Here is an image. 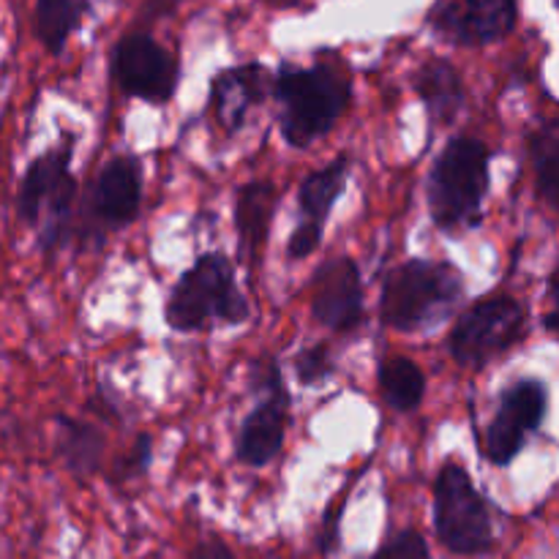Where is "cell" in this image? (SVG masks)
Instances as JSON below:
<instances>
[{"mask_svg":"<svg viewBox=\"0 0 559 559\" xmlns=\"http://www.w3.org/2000/svg\"><path fill=\"white\" fill-rule=\"evenodd\" d=\"M273 93L282 104L278 123L284 140L293 147H309L347 112L353 85L338 66L317 63L311 69H295L284 63L273 80Z\"/></svg>","mask_w":559,"mask_h":559,"instance_id":"obj_1","label":"cell"},{"mask_svg":"<svg viewBox=\"0 0 559 559\" xmlns=\"http://www.w3.org/2000/svg\"><path fill=\"white\" fill-rule=\"evenodd\" d=\"M164 320L178 333L202 331L216 322L240 325L249 320V304L235 282L229 257L222 251L202 254L169 293Z\"/></svg>","mask_w":559,"mask_h":559,"instance_id":"obj_2","label":"cell"},{"mask_svg":"<svg viewBox=\"0 0 559 559\" xmlns=\"http://www.w3.org/2000/svg\"><path fill=\"white\" fill-rule=\"evenodd\" d=\"M462 293L464 276L456 265L442 260H407L385 276L380 317L396 331H420L445 317Z\"/></svg>","mask_w":559,"mask_h":559,"instance_id":"obj_3","label":"cell"},{"mask_svg":"<svg viewBox=\"0 0 559 559\" xmlns=\"http://www.w3.org/2000/svg\"><path fill=\"white\" fill-rule=\"evenodd\" d=\"M491 151L473 136H456L437 158L426 183V202L437 227L459 229L478 224L489 191Z\"/></svg>","mask_w":559,"mask_h":559,"instance_id":"obj_4","label":"cell"},{"mask_svg":"<svg viewBox=\"0 0 559 559\" xmlns=\"http://www.w3.org/2000/svg\"><path fill=\"white\" fill-rule=\"evenodd\" d=\"M71 136L49 147L44 156L31 162L16 194V216L36 227L44 224L38 246L55 251L66 243L71 229V211L76 200V180L71 175Z\"/></svg>","mask_w":559,"mask_h":559,"instance_id":"obj_5","label":"cell"},{"mask_svg":"<svg viewBox=\"0 0 559 559\" xmlns=\"http://www.w3.org/2000/svg\"><path fill=\"white\" fill-rule=\"evenodd\" d=\"M435 524L442 546L453 555H486L495 546L489 506L459 464H445L437 475Z\"/></svg>","mask_w":559,"mask_h":559,"instance_id":"obj_6","label":"cell"},{"mask_svg":"<svg viewBox=\"0 0 559 559\" xmlns=\"http://www.w3.org/2000/svg\"><path fill=\"white\" fill-rule=\"evenodd\" d=\"M527 314L511 295H489L459 317L448 347L462 366H484L497 355L516 347L524 336Z\"/></svg>","mask_w":559,"mask_h":559,"instance_id":"obj_7","label":"cell"},{"mask_svg":"<svg viewBox=\"0 0 559 559\" xmlns=\"http://www.w3.org/2000/svg\"><path fill=\"white\" fill-rule=\"evenodd\" d=\"M251 380L262 393L260 404L249 413V418L240 426L235 453L249 467H265L278 456L287 435V409L289 393L284 388L282 369L276 360L265 358L251 366Z\"/></svg>","mask_w":559,"mask_h":559,"instance_id":"obj_8","label":"cell"},{"mask_svg":"<svg viewBox=\"0 0 559 559\" xmlns=\"http://www.w3.org/2000/svg\"><path fill=\"white\" fill-rule=\"evenodd\" d=\"M549 409V391L540 380H519L500 396V409L484 437V456L497 467H508L527 437L540 429Z\"/></svg>","mask_w":559,"mask_h":559,"instance_id":"obj_9","label":"cell"},{"mask_svg":"<svg viewBox=\"0 0 559 559\" xmlns=\"http://www.w3.org/2000/svg\"><path fill=\"white\" fill-rule=\"evenodd\" d=\"M112 74L126 96L151 104L169 102L178 87V63L145 33L120 38L112 52Z\"/></svg>","mask_w":559,"mask_h":559,"instance_id":"obj_10","label":"cell"},{"mask_svg":"<svg viewBox=\"0 0 559 559\" xmlns=\"http://www.w3.org/2000/svg\"><path fill=\"white\" fill-rule=\"evenodd\" d=\"M347 178L349 158L336 156L328 167L317 169V173H311L309 178L300 183V224L295 227V233L289 235V260H306L309 254H314L317 246H320L322 240V233H325L328 216H331L333 205H336L338 197L347 189Z\"/></svg>","mask_w":559,"mask_h":559,"instance_id":"obj_11","label":"cell"},{"mask_svg":"<svg viewBox=\"0 0 559 559\" xmlns=\"http://www.w3.org/2000/svg\"><path fill=\"white\" fill-rule=\"evenodd\" d=\"M431 22L448 41L484 47L513 33L519 22V5L516 0H448Z\"/></svg>","mask_w":559,"mask_h":559,"instance_id":"obj_12","label":"cell"},{"mask_svg":"<svg viewBox=\"0 0 559 559\" xmlns=\"http://www.w3.org/2000/svg\"><path fill=\"white\" fill-rule=\"evenodd\" d=\"M311 314L336 333H349L364 322V282L349 257H336L317 271Z\"/></svg>","mask_w":559,"mask_h":559,"instance_id":"obj_13","label":"cell"},{"mask_svg":"<svg viewBox=\"0 0 559 559\" xmlns=\"http://www.w3.org/2000/svg\"><path fill=\"white\" fill-rule=\"evenodd\" d=\"M142 205V167L136 158L118 156L104 164L91 191V213L102 227L118 229L136 218Z\"/></svg>","mask_w":559,"mask_h":559,"instance_id":"obj_14","label":"cell"},{"mask_svg":"<svg viewBox=\"0 0 559 559\" xmlns=\"http://www.w3.org/2000/svg\"><path fill=\"white\" fill-rule=\"evenodd\" d=\"M267 85H271V74L262 63H243L222 71L211 85V107L216 123L235 134L251 109L267 96Z\"/></svg>","mask_w":559,"mask_h":559,"instance_id":"obj_15","label":"cell"},{"mask_svg":"<svg viewBox=\"0 0 559 559\" xmlns=\"http://www.w3.org/2000/svg\"><path fill=\"white\" fill-rule=\"evenodd\" d=\"M278 191L276 186L267 180H251L238 191V202H235V224H238L240 249H243L246 262H254L260 257L262 246L267 240V229H271L273 211H276Z\"/></svg>","mask_w":559,"mask_h":559,"instance_id":"obj_16","label":"cell"},{"mask_svg":"<svg viewBox=\"0 0 559 559\" xmlns=\"http://www.w3.org/2000/svg\"><path fill=\"white\" fill-rule=\"evenodd\" d=\"M415 91L424 98L426 112H429L431 123L440 129L448 126L459 115L464 104V85L459 71L453 69L451 60L435 58L426 60L415 74Z\"/></svg>","mask_w":559,"mask_h":559,"instance_id":"obj_17","label":"cell"},{"mask_svg":"<svg viewBox=\"0 0 559 559\" xmlns=\"http://www.w3.org/2000/svg\"><path fill=\"white\" fill-rule=\"evenodd\" d=\"M104 437L96 426L58 415V456L76 478H91L102 467Z\"/></svg>","mask_w":559,"mask_h":559,"instance_id":"obj_18","label":"cell"},{"mask_svg":"<svg viewBox=\"0 0 559 559\" xmlns=\"http://www.w3.org/2000/svg\"><path fill=\"white\" fill-rule=\"evenodd\" d=\"M91 0H36V33L47 52L60 55L71 33L82 25Z\"/></svg>","mask_w":559,"mask_h":559,"instance_id":"obj_19","label":"cell"},{"mask_svg":"<svg viewBox=\"0 0 559 559\" xmlns=\"http://www.w3.org/2000/svg\"><path fill=\"white\" fill-rule=\"evenodd\" d=\"M380 393L396 413H413L426 396V377L409 358H391L380 366Z\"/></svg>","mask_w":559,"mask_h":559,"instance_id":"obj_20","label":"cell"},{"mask_svg":"<svg viewBox=\"0 0 559 559\" xmlns=\"http://www.w3.org/2000/svg\"><path fill=\"white\" fill-rule=\"evenodd\" d=\"M533 164H535V180H538V191L546 200L551 211H557L559 197V126L549 120L540 126L538 134L533 136Z\"/></svg>","mask_w":559,"mask_h":559,"instance_id":"obj_21","label":"cell"},{"mask_svg":"<svg viewBox=\"0 0 559 559\" xmlns=\"http://www.w3.org/2000/svg\"><path fill=\"white\" fill-rule=\"evenodd\" d=\"M333 355L328 344H314V347H306L304 353H298L295 358V374H298L300 385H314L322 382L325 377L333 374Z\"/></svg>","mask_w":559,"mask_h":559,"instance_id":"obj_22","label":"cell"},{"mask_svg":"<svg viewBox=\"0 0 559 559\" xmlns=\"http://www.w3.org/2000/svg\"><path fill=\"white\" fill-rule=\"evenodd\" d=\"M151 448L153 440L151 435H140L131 445V451L115 464L112 469V480H131V478H140V475L147 473V464H151Z\"/></svg>","mask_w":559,"mask_h":559,"instance_id":"obj_23","label":"cell"},{"mask_svg":"<svg viewBox=\"0 0 559 559\" xmlns=\"http://www.w3.org/2000/svg\"><path fill=\"white\" fill-rule=\"evenodd\" d=\"M377 559H431V555L424 535L415 533V530H404L382 546Z\"/></svg>","mask_w":559,"mask_h":559,"instance_id":"obj_24","label":"cell"},{"mask_svg":"<svg viewBox=\"0 0 559 559\" xmlns=\"http://www.w3.org/2000/svg\"><path fill=\"white\" fill-rule=\"evenodd\" d=\"M189 559H235V557H233V551L227 549V544L211 538V540H202V544H197L194 549H191Z\"/></svg>","mask_w":559,"mask_h":559,"instance_id":"obj_25","label":"cell"}]
</instances>
